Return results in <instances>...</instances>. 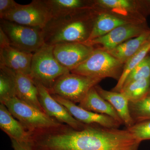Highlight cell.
<instances>
[{"mask_svg":"<svg viewBox=\"0 0 150 150\" xmlns=\"http://www.w3.org/2000/svg\"><path fill=\"white\" fill-rule=\"evenodd\" d=\"M127 130L140 143L150 140V120L135 123Z\"/></svg>","mask_w":150,"mask_h":150,"instance_id":"484cf974","label":"cell"},{"mask_svg":"<svg viewBox=\"0 0 150 150\" xmlns=\"http://www.w3.org/2000/svg\"><path fill=\"white\" fill-rule=\"evenodd\" d=\"M96 3L108 8L121 9L130 8L132 5L131 2L127 0H99Z\"/></svg>","mask_w":150,"mask_h":150,"instance_id":"4316f807","label":"cell"},{"mask_svg":"<svg viewBox=\"0 0 150 150\" xmlns=\"http://www.w3.org/2000/svg\"><path fill=\"white\" fill-rule=\"evenodd\" d=\"M87 10L52 17L43 29L45 44L55 46L86 42L95 21Z\"/></svg>","mask_w":150,"mask_h":150,"instance_id":"7a4b0ae2","label":"cell"},{"mask_svg":"<svg viewBox=\"0 0 150 150\" xmlns=\"http://www.w3.org/2000/svg\"><path fill=\"white\" fill-rule=\"evenodd\" d=\"M149 52L150 42L148 41L135 55L125 63L123 67L122 74L112 91L117 92L121 91L128 75L147 56L148 53Z\"/></svg>","mask_w":150,"mask_h":150,"instance_id":"44dd1931","label":"cell"},{"mask_svg":"<svg viewBox=\"0 0 150 150\" xmlns=\"http://www.w3.org/2000/svg\"><path fill=\"white\" fill-rule=\"evenodd\" d=\"M93 46L82 43H61L54 46V54L58 62L70 72L88 58Z\"/></svg>","mask_w":150,"mask_h":150,"instance_id":"30bf717a","label":"cell"},{"mask_svg":"<svg viewBox=\"0 0 150 150\" xmlns=\"http://www.w3.org/2000/svg\"><path fill=\"white\" fill-rule=\"evenodd\" d=\"M0 127L11 139L32 142V134L11 114L4 103L0 104Z\"/></svg>","mask_w":150,"mask_h":150,"instance_id":"9a60e30c","label":"cell"},{"mask_svg":"<svg viewBox=\"0 0 150 150\" xmlns=\"http://www.w3.org/2000/svg\"><path fill=\"white\" fill-rule=\"evenodd\" d=\"M149 79H150V56H147L128 75L123 87L134 81Z\"/></svg>","mask_w":150,"mask_h":150,"instance_id":"d4e9b609","label":"cell"},{"mask_svg":"<svg viewBox=\"0 0 150 150\" xmlns=\"http://www.w3.org/2000/svg\"><path fill=\"white\" fill-rule=\"evenodd\" d=\"M128 23L124 20L109 14H100L95 19L89 36L85 42L103 36L116 28Z\"/></svg>","mask_w":150,"mask_h":150,"instance_id":"d6986e66","label":"cell"},{"mask_svg":"<svg viewBox=\"0 0 150 150\" xmlns=\"http://www.w3.org/2000/svg\"><path fill=\"white\" fill-rule=\"evenodd\" d=\"M148 41H150V35H149V39H148Z\"/></svg>","mask_w":150,"mask_h":150,"instance_id":"4dcf8cb0","label":"cell"},{"mask_svg":"<svg viewBox=\"0 0 150 150\" xmlns=\"http://www.w3.org/2000/svg\"><path fill=\"white\" fill-rule=\"evenodd\" d=\"M52 17L87 10L89 6L80 0H43Z\"/></svg>","mask_w":150,"mask_h":150,"instance_id":"ffe728a7","label":"cell"},{"mask_svg":"<svg viewBox=\"0 0 150 150\" xmlns=\"http://www.w3.org/2000/svg\"><path fill=\"white\" fill-rule=\"evenodd\" d=\"M4 104L13 116L32 135L58 129L64 125L16 97Z\"/></svg>","mask_w":150,"mask_h":150,"instance_id":"3957f363","label":"cell"},{"mask_svg":"<svg viewBox=\"0 0 150 150\" xmlns=\"http://www.w3.org/2000/svg\"><path fill=\"white\" fill-rule=\"evenodd\" d=\"M54 46L45 44L33 53L30 77L47 89L63 75L70 72L58 62L54 54Z\"/></svg>","mask_w":150,"mask_h":150,"instance_id":"277c9868","label":"cell"},{"mask_svg":"<svg viewBox=\"0 0 150 150\" xmlns=\"http://www.w3.org/2000/svg\"><path fill=\"white\" fill-rule=\"evenodd\" d=\"M14 150H34L32 142H20L11 139Z\"/></svg>","mask_w":150,"mask_h":150,"instance_id":"f1b7e54d","label":"cell"},{"mask_svg":"<svg viewBox=\"0 0 150 150\" xmlns=\"http://www.w3.org/2000/svg\"><path fill=\"white\" fill-rule=\"evenodd\" d=\"M149 30L141 25L129 23L116 28L106 35L83 43L92 46L101 45V49L108 51Z\"/></svg>","mask_w":150,"mask_h":150,"instance_id":"8fae6325","label":"cell"},{"mask_svg":"<svg viewBox=\"0 0 150 150\" xmlns=\"http://www.w3.org/2000/svg\"><path fill=\"white\" fill-rule=\"evenodd\" d=\"M19 5L13 0H0V18Z\"/></svg>","mask_w":150,"mask_h":150,"instance_id":"83f0119b","label":"cell"},{"mask_svg":"<svg viewBox=\"0 0 150 150\" xmlns=\"http://www.w3.org/2000/svg\"><path fill=\"white\" fill-rule=\"evenodd\" d=\"M150 88V79H142L123 87L120 92L126 96L129 102H136L146 96Z\"/></svg>","mask_w":150,"mask_h":150,"instance_id":"603a6c76","label":"cell"},{"mask_svg":"<svg viewBox=\"0 0 150 150\" xmlns=\"http://www.w3.org/2000/svg\"><path fill=\"white\" fill-rule=\"evenodd\" d=\"M51 18L43 0H33L28 4L19 5L1 19L43 29Z\"/></svg>","mask_w":150,"mask_h":150,"instance_id":"ba28073f","label":"cell"},{"mask_svg":"<svg viewBox=\"0 0 150 150\" xmlns=\"http://www.w3.org/2000/svg\"><path fill=\"white\" fill-rule=\"evenodd\" d=\"M0 28L8 36L11 46L34 53L45 45L43 29L1 19Z\"/></svg>","mask_w":150,"mask_h":150,"instance_id":"52a82bcc","label":"cell"},{"mask_svg":"<svg viewBox=\"0 0 150 150\" xmlns=\"http://www.w3.org/2000/svg\"><path fill=\"white\" fill-rule=\"evenodd\" d=\"M140 143L127 129L97 125L76 130L64 125L33 138L37 150H138Z\"/></svg>","mask_w":150,"mask_h":150,"instance_id":"6da1fadb","label":"cell"},{"mask_svg":"<svg viewBox=\"0 0 150 150\" xmlns=\"http://www.w3.org/2000/svg\"><path fill=\"white\" fill-rule=\"evenodd\" d=\"M10 46H11V43L8 36L0 28V49Z\"/></svg>","mask_w":150,"mask_h":150,"instance_id":"f546056e","label":"cell"},{"mask_svg":"<svg viewBox=\"0 0 150 150\" xmlns=\"http://www.w3.org/2000/svg\"><path fill=\"white\" fill-rule=\"evenodd\" d=\"M150 35L149 30L138 37L127 40L113 49L105 51L124 64L147 42Z\"/></svg>","mask_w":150,"mask_h":150,"instance_id":"ac0fdd59","label":"cell"},{"mask_svg":"<svg viewBox=\"0 0 150 150\" xmlns=\"http://www.w3.org/2000/svg\"><path fill=\"white\" fill-rule=\"evenodd\" d=\"M150 94V88L149 91V93H148V94Z\"/></svg>","mask_w":150,"mask_h":150,"instance_id":"1f68e13d","label":"cell"},{"mask_svg":"<svg viewBox=\"0 0 150 150\" xmlns=\"http://www.w3.org/2000/svg\"></svg>","mask_w":150,"mask_h":150,"instance_id":"d6a6232c","label":"cell"},{"mask_svg":"<svg viewBox=\"0 0 150 150\" xmlns=\"http://www.w3.org/2000/svg\"><path fill=\"white\" fill-rule=\"evenodd\" d=\"M102 80L69 72L59 78L48 90L52 95L59 96L74 103H79L91 89Z\"/></svg>","mask_w":150,"mask_h":150,"instance_id":"8992f818","label":"cell"},{"mask_svg":"<svg viewBox=\"0 0 150 150\" xmlns=\"http://www.w3.org/2000/svg\"><path fill=\"white\" fill-rule=\"evenodd\" d=\"M129 109L134 124L150 120V94L138 101L129 102Z\"/></svg>","mask_w":150,"mask_h":150,"instance_id":"cb8c5ba5","label":"cell"},{"mask_svg":"<svg viewBox=\"0 0 150 150\" xmlns=\"http://www.w3.org/2000/svg\"><path fill=\"white\" fill-rule=\"evenodd\" d=\"M34 81L38 91L40 105L46 114L60 123H66V125L76 130H80L85 127L86 124L75 119L64 106L54 99L43 85L36 81Z\"/></svg>","mask_w":150,"mask_h":150,"instance_id":"9c48e42d","label":"cell"},{"mask_svg":"<svg viewBox=\"0 0 150 150\" xmlns=\"http://www.w3.org/2000/svg\"><path fill=\"white\" fill-rule=\"evenodd\" d=\"M33 53L10 46L0 49V66L16 72L30 76Z\"/></svg>","mask_w":150,"mask_h":150,"instance_id":"4fadbf2b","label":"cell"},{"mask_svg":"<svg viewBox=\"0 0 150 150\" xmlns=\"http://www.w3.org/2000/svg\"><path fill=\"white\" fill-rule=\"evenodd\" d=\"M79 106L89 111L108 115L121 124H123L115 109L108 101L100 95L95 86L91 89L85 97L80 103Z\"/></svg>","mask_w":150,"mask_h":150,"instance_id":"e0dca14e","label":"cell"},{"mask_svg":"<svg viewBox=\"0 0 150 150\" xmlns=\"http://www.w3.org/2000/svg\"><path fill=\"white\" fill-rule=\"evenodd\" d=\"M118 59L101 48L94 49L85 61L70 72L102 80L120 79L124 66Z\"/></svg>","mask_w":150,"mask_h":150,"instance_id":"5b68a950","label":"cell"},{"mask_svg":"<svg viewBox=\"0 0 150 150\" xmlns=\"http://www.w3.org/2000/svg\"><path fill=\"white\" fill-rule=\"evenodd\" d=\"M95 88L103 99L108 101L120 116L121 121L127 128L134 124L129 109V100L122 93L108 91L97 85Z\"/></svg>","mask_w":150,"mask_h":150,"instance_id":"2e32d148","label":"cell"},{"mask_svg":"<svg viewBox=\"0 0 150 150\" xmlns=\"http://www.w3.org/2000/svg\"><path fill=\"white\" fill-rule=\"evenodd\" d=\"M52 96L58 102L64 106L75 119L83 124L97 125L113 129H118L121 124L108 115L85 110L76 105V103L59 96L53 95Z\"/></svg>","mask_w":150,"mask_h":150,"instance_id":"7c38bea8","label":"cell"},{"mask_svg":"<svg viewBox=\"0 0 150 150\" xmlns=\"http://www.w3.org/2000/svg\"><path fill=\"white\" fill-rule=\"evenodd\" d=\"M16 97L15 83L12 70L0 66V101L4 103Z\"/></svg>","mask_w":150,"mask_h":150,"instance_id":"7402d4cb","label":"cell"},{"mask_svg":"<svg viewBox=\"0 0 150 150\" xmlns=\"http://www.w3.org/2000/svg\"><path fill=\"white\" fill-rule=\"evenodd\" d=\"M12 71L15 83L16 97L44 112L39 102L37 86L32 78L30 76Z\"/></svg>","mask_w":150,"mask_h":150,"instance_id":"5bb4252c","label":"cell"}]
</instances>
